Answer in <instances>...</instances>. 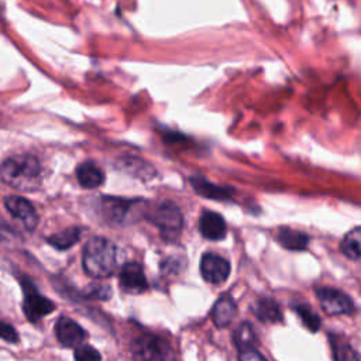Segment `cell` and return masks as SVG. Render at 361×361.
Instances as JSON below:
<instances>
[{
	"label": "cell",
	"mask_w": 361,
	"mask_h": 361,
	"mask_svg": "<svg viewBox=\"0 0 361 361\" xmlns=\"http://www.w3.org/2000/svg\"><path fill=\"white\" fill-rule=\"evenodd\" d=\"M133 355L141 360H164L169 355V344L154 334H144L138 337L131 345Z\"/></svg>",
	"instance_id": "7"
},
{
	"label": "cell",
	"mask_w": 361,
	"mask_h": 361,
	"mask_svg": "<svg viewBox=\"0 0 361 361\" xmlns=\"http://www.w3.org/2000/svg\"><path fill=\"white\" fill-rule=\"evenodd\" d=\"M3 228H4V227H3V224H1V223H0V237H1V235H3V233H1V231H3Z\"/></svg>",
	"instance_id": "27"
},
{
	"label": "cell",
	"mask_w": 361,
	"mask_h": 361,
	"mask_svg": "<svg viewBox=\"0 0 361 361\" xmlns=\"http://www.w3.org/2000/svg\"><path fill=\"white\" fill-rule=\"evenodd\" d=\"M21 288L24 293L23 309L30 322H37L45 314L55 310L54 303L45 296H42L28 278L21 279Z\"/></svg>",
	"instance_id": "5"
},
{
	"label": "cell",
	"mask_w": 361,
	"mask_h": 361,
	"mask_svg": "<svg viewBox=\"0 0 361 361\" xmlns=\"http://www.w3.org/2000/svg\"><path fill=\"white\" fill-rule=\"evenodd\" d=\"M1 179L18 190H35L41 185L39 161L28 154L7 158L0 168Z\"/></svg>",
	"instance_id": "2"
},
{
	"label": "cell",
	"mask_w": 361,
	"mask_h": 361,
	"mask_svg": "<svg viewBox=\"0 0 361 361\" xmlns=\"http://www.w3.org/2000/svg\"><path fill=\"white\" fill-rule=\"evenodd\" d=\"M233 340H234L235 347L240 350V353L248 351V350H254V347H255L257 343H258L255 330H254V327H252L248 322L241 323V324L234 330Z\"/></svg>",
	"instance_id": "18"
},
{
	"label": "cell",
	"mask_w": 361,
	"mask_h": 361,
	"mask_svg": "<svg viewBox=\"0 0 361 361\" xmlns=\"http://www.w3.org/2000/svg\"><path fill=\"white\" fill-rule=\"evenodd\" d=\"M330 343L333 348V355L336 360H353L358 358V354L351 348V345L340 336H330Z\"/></svg>",
	"instance_id": "22"
},
{
	"label": "cell",
	"mask_w": 361,
	"mask_h": 361,
	"mask_svg": "<svg viewBox=\"0 0 361 361\" xmlns=\"http://www.w3.org/2000/svg\"><path fill=\"white\" fill-rule=\"evenodd\" d=\"M76 178L80 186L86 189H96L104 182V173L103 171L93 162L87 161L78 166L76 169Z\"/></svg>",
	"instance_id": "15"
},
{
	"label": "cell",
	"mask_w": 361,
	"mask_h": 361,
	"mask_svg": "<svg viewBox=\"0 0 361 361\" xmlns=\"http://www.w3.org/2000/svg\"><path fill=\"white\" fill-rule=\"evenodd\" d=\"M120 166H121V169H124L128 173H131L134 176H138L141 179H149L151 176L155 175L154 168L148 162H145L142 159H138V158H133V157L121 159Z\"/></svg>",
	"instance_id": "21"
},
{
	"label": "cell",
	"mask_w": 361,
	"mask_h": 361,
	"mask_svg": "<svg viewBox=\"0 0 361 361\" xmlns=\"http://www.w3.org/2000/svg\"><path fill=\"white\" fill-rule=\"evenodd\" d=\"M200 274L209 283H221L230 275V262L219 254L206 252L200 259Z\"/></svg>",
	"instance_id": "8"
},
{
	"label": "cell",
	"mask_w": 361,
	"mask_h": 361,
	"mask_svg": "<svg viewBox=\"0 0 361 361\" xmlns=\"http://www.w3.org/2000/svg\"><path fill=\"white\" fill-rule=\"evenodd\" d=\"M340 250L343 255L350 259L361 258V226L350 230L340 243Z\"/></svg>",
	"instance_id": "19"
},
{
	"label": "cell",
	"mask_w": 361,
	"mask_h": 361,
	"mask_svg": "<svg viewBox=\"0 0 361 361\" xmlns=\"http://www.w3.org/2000/svg\"><path fill=\"white\" fill-rule=\"evenodd\" d=\"M254 314L262 320V322H279L282 319V312L279 309V306L276 305V302L274 299L269 298H261L255 302L254 307H252Z\"/></svg>",
	"instance_id": "17"
},
{
	"label": "cell",
	"mask_w": 361,
	"mask_h": 361,
	"mask_svg": "<svg viewBox=\"0 0 361 361\" xmlns=\"http://www.w3.org/2000/svg\"><path fill=\"white\" fill-rule=\"evenodd\" d=\"M75 358L79 361H85V360H100L102 355L99 354L97 350H94L90 345H78L75 350Z\"/></svg>",
	"instance_id": "24"
},
{
	"label": "cell",
	"mask_w": 361,
	"mask_h": 361,
	"mask_svg": "<svg viewBox=\"0 0 361 361\" xmlns=\"http://www.w3.org/2000/svg\"><path fill=\"white\" fill-rule=\"evenodd\" d=\"M190 185L196 190L197 195L207 197V199H216V200H227L233 195V189L226 188V186H219L207 180L206 178L200 175L190 176Z\"/></svg>",
	"instance_id": "13"
},
{
	"label": "cell",
	"mask_w": 361,
	"mask_h": 361,
	"mask_svg": "<svg viewBox=\"0 0 361 361\" xmlns=\"http://www.w3.org/2000/svg\"><path fill=\"white\" fill-rule=\"evenodd\" d=\"M237 313L235 302L230 296H221L212 309V319L217 327L228 326Z\"/></svg>",
	"instance_id": "14"
},
{
	"label": "cell",
	"mask_w": 361,
	"mask_h": 361,
	"mask_svg": "<svg viewBox=\"0 0 361 361\" xmlns=\"http://www.w3.org/2000/svg\"><path fill=\"white\" fill-rule=\"evenodd\" d=\"M4 206L10 214L20 220L25 228L34 230L38 223V216L35 207L23 196H8L4 199Z\"/></svg>",
	"instance_id": "9"
},
{
	"label": "cell",
	"mask_w": 361,
	"mask_h": 361,
	"mask_svg": "<svg viewBox=\"0 0 361 361\" xmlns=\"http://www.w3.org/2000/svg\"><path fill=\"white\" fill-rule=\"evenodd\" d=\"M141 200L123 197H103L102 213L107 221L113 224H127L137 219L141 213Z\"/></svg>",
	"instance_id": "4"
},
{
	"label": "cell",
	"mask_w": 361,
	"mask_h": 361,
	"mask_svg": "<svg viewBox=\"0 0 361 361\" xmlns=\"http://www.w3.org/2000/svg\"><path fill=\"white\" fill-rule=\"evenodd\" d=\"M145 217L151 221L166 241H175L183 227L180 209L171 200L159 202L145 210Z\"/></svg>",
	"instance_id": "3"
},
{
	"label": "cell",
	"mask_w": 361,
	"mask_h": 361,
	"mask_svg": "<svg viewBox=\"0 0 361 361\" xmlns=\"http://www.w3.org/2000/svg\"><path fill=\"white\" fill-rule=\"evenodd\" d=\"M83 269L92 278H107L118 265V248L104 237H92L83 250Z\"/></svg>",
	"instance_id": "1"
},
{
	"label": "cell",
	"mask_w": 361,
	"mask_h": 361,
	"mask_svg": "<svg viewBox=\"0 0 361 361\" xmlns=\"http://www.w3.org/2000/svg\"><path fill=\"white\" fill-rule=\"evenodd\" d=\"M0 337L8 343H17L18 340L17 331L7 323H0Z\"/></svg>",
	"instance_id": "25"
},
{
	"label": "cell",
	"mask_w": 361,
	"mask_h": 361,
	"mask_svg": "<svg viewBox=\"0 0 361 361\" xmlns=\"http://www.w3.org/2000/svg\"><path fill=\"white\" fill-rule=\"evenodd\" d=\"M276 240L282 247L293 251H302L309 244V235L289 227L281 228L276 235Z\"/></svg>",
	"instance_id": "16"
},
{
	"label": "cell",
	"mask_w": 361,
	"mask_h": 361,
	"mask_svg": "<svg viewBox=\"0 0 361 361\" xmlns=\"http://www.w3.org/2000/svg\"><path fill=\"white\" fill-rule=\"evenodd\" d=\"M55 334L58 341L63 347H78L80 345L86 338V331L72 319L69 317H59L55 324Z\"/></svg>",
	"instance_id": "11"
},
{
	"label": "cell",
	"mask_w": 361,
	"mask_h": 361,
	"mask_svg": "<svg viewBox=\"0 0 361 361\" xmlns=\"http://www.w3.org/2000/svg\"><path fill=\"white\" fill-rule=\"evenodd\" d=\"M118 278H120L121 289L127 293L138 295V293H142L148 286L144 271L141 265L137 262L124 264L121 267Z\"/></svg>",
	"instance_id": "10"
},
{
	"label": "cell",
	"mask_w": 361,
	"mask_h": 361,
	"mask_svg": "<svg viewBox=\"0 0 361 361\" xmlns=\"http://www.w3.org/2000/svg\"><path fill=\"white\" fill-rule=\"evenodd\" d=\"M314 293L322 309L330 316L345 314L353 312L354 309L353 300L338 289L323 286V288H317Z\"/></svg>",
	"instance_id": "6"
},
{
	"label": "cell",
	"mask_w": 361,
	"mask_h": 361,
	"mask_svg": "<svg viewBox=\"0 0 361 361\" xmlns=\"http://www.w3.org/2000/svg\"><path fill=\"white\" fill-rule=\"evenodd\" d=\"M292 307L296 310V313L299 314V317L303 322V324L306 326V329H309L310 331H317L319 330L322 320L307 305L302 303V305H295Z\"/></svg>",
	"instance_id": "23"
},
{
	"label": "cell",
	"mask_w": 361,
	"mask_h": 361,
	"mask_svg": "<svg viewBox=\"0 0 361 361\" xmlns=\"http://www.w3.org/2000/svg\"><path fill=\"white\" fill-rule=\"evenodd\" d=\"M82 228L79 227H68L59 233H55L47 238V241L56 250H68L73 244H76L80 238Z\"/></svg>",
	"instance_id": "20"
},
{
	"label": "cell",
	"mask_w": 361,
	"mask_h": 361,
	"mask_svg": "<svg viewBox=\"0 0 361 361\" xmlns=\"http://www.w3.org/2000/svg\"><path fill=\"white\" fill-rule=\"evenodd\" d=\"M241 360H264V355H261L257 350H248V351H243L240 354Z\"/></svg>",
	"instance_id": "26"
},
{
	"label": "cell",
	"mask_w": 361,
	"mask_h": 361,
	"mask_svg": "<svg viewBox=\"0 0 361 361\" xmlns=\"http://www.w3.org/2000/svg\"><path fill=\"white\" fill-rule=\"evenodd\" d=\"M200 234L207 240H221L226 237L227 227L224 219L216 212H204L199 219Z\"/></svg>",
	"instance_id": "12"
}]
</instances>
